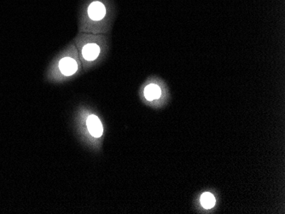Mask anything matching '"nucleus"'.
I'll return each instance as SVG.
<instances>
[{
  "instance_id": "1",
  "label": "nucleus",
  "mask_w": 285,
  "mask_h": 214,
  "mask_svg": "<svg viewBox=\"0 0 285 214\" xmlns=\"http://www.w3.org/2000/svg\"><path fill=\"white\" fill-rule=\"evenodd\" d=\"M113 0H83L78 13L79 33L105 34L116 17Z\"/></svg>"
},
{
  "instance_id": "2",
  "label": "nucleus",
  "mask_w": 285,
  "mask_h": 214,
  "mask_svg": "<svg viewBox=\"0 0 285 214\" xmlns=\"http://www.w3.org/2000/svg\"><path fill=\"white\" fill-rule=\"evenodd\" d=\"M82 69L79 54L73 41L52 59L45 71V79L51 84H62L79 76Z\"/></svg>"
},
{
  "instance_id": "3",
  "label": "nucleus",
  "mask_w": 285,
  "mask_h": 214,
  "mask_svg": "<svg viewBox=\"0 0 285 214\" xmlns=\"http://www.w3.org/2000/svg\"><path fill=\"white\" fill-rule=\"evenodd\" d=\"M73 43L76 46L84 71L96 67L106 56L107 39L103 34L79 33L74 38Z\"/></svg>"
},
{
  "instance_id": "4",
  "label": "nucleus",
  "mask_w": 285,
  "mask_h": 214,
  "mask_svg": "<svg viewBox=\"0 0 285 214\" xmlns=\"http://www.w3.org/2000/svg\"><path fill=\"white\" fill-rule=\"evenodd\" d=\"M143 96L147 101H154L161 98L162 95V90L159 84L156 82H146L145 85L142 88Z\"/></svg>"
},
{
  "instance_id": "5",
  "label": "nucleus",
  "mask_w": 285,
  "mask_h": 214,
  "mask_svg": "<svg viewBox=\"0 0 285 214\" xmlns=\"http://www.w3.org/2000/svg\"><path fill=\"white\" fill-rule=\"evenodd\" d=\"M88 133L94 138H99L104 134V126L100 119L95 115H90L85 121Z\"/></svg>"
},
{
  "instance_id": "6",
  "label": "nucleus",
  "mask_w": 285,
  "mask_h": 214,
  "mask_svg": "<svg viewBox=\"0 0 285 214\" xmlns=\"http://www.w3.org/2000/svg\"><path fill=\"white\" fill-rule=\"evenodd\" d=\"M200 201L201 205L203 206L204 208L211 209L215 206L216 200H215L214 194L209 193V192H205V193L202 194Z\"/></svg>"
}]
</instances>
